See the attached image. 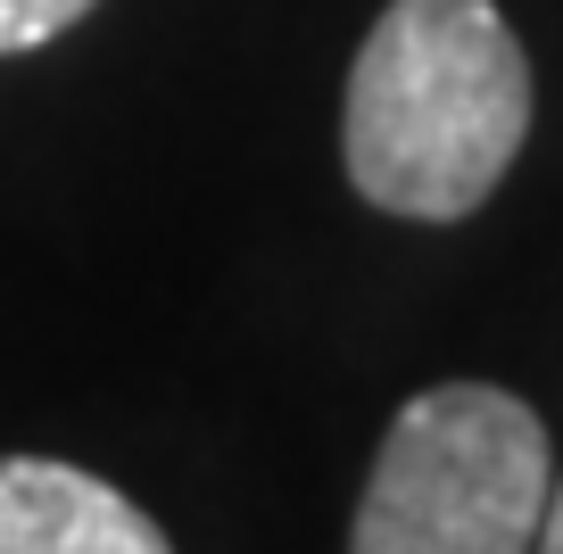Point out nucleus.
<instances>
[{"mask_svg": "<svg viewBox=\"0 0 563 554\" xmlns=\"http://www.w3.org/2000/svg\"><path fill=\"white\" fill-rule=\"evenodd\" d=\"M530 133V58L497 0H389L349 67L340 157L365 208L456 224Z\"/></svg>", "mask_w": 563, "mask_h": 554, "instance_id": "1", "label": "nucleus"}, {"mask_svg": "<svg viewBox=\"0 0 563 554\" xmlns=\"http://www.w3.org/2000/svg\"><path fill=\"white\" fill-rule=\"evenodd\" d=\"M547 422L497 381H440L398 406L349 554H530L547 513Z\"/></svg>", "mask_w": 563, "mask_h": 554, "instance_id": "2", "label": "nucleus"}, {"mask_svg": "<svg viewBox=\"0 0 563 554\" xmlns=\"http://www.w3.org/2000/svg\"><path fill=\"white\" fill-rule=\"evenodd\" d=\"M0 554H175L166 530L100 472L0 455Z\"/></svg>", "mask_w": 563, "mask_h": 554, "instance_id": "3", "label": "nucleus"}, {"mask_svg": "<svg viewBox=\"0 0 563 554\" xmlns=\"http://www.w3.org/2000/svg\"><path fill=\"white\" fill-rule=\"evenodd\" d=\"M91 9H100V0H0V58L58 42L67 25H84Z\"/></svg>", "mask_w": 563, "mask_h": 554, "instance_id": "4", "label": "nucleus"}, {"mask_svg": "<svg viewBox=\"0 0 563 554\" xmlns=\"http://www.w3.org/2000/svg\"><path fill=\"white\" fill-rule=\"evenodd\" d=\"M539 554H563V480H547V513H539Z\"/></svg>", "mask_w": 563, "mask_h": 554, "instance_id": "5", "label": "nucleus"}]
</instances>
